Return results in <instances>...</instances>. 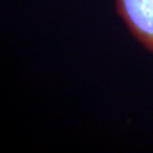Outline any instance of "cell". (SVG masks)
<instances>
[{
  "label": "cell",
  "mask_w": 153,
  "mask_h": 153,
  "mask_svg": "<svg viewBox=\"0 0 153 153\" xmlns=\"http://www.w3.org/2000/svg\"><path fill=\"white\" fill-rule=\"evenodd\" d=\"M116 7L131 34L153 52V0H116Z\"/></svg>",
  "instance_id": "cell-1"
}]
</instances>
